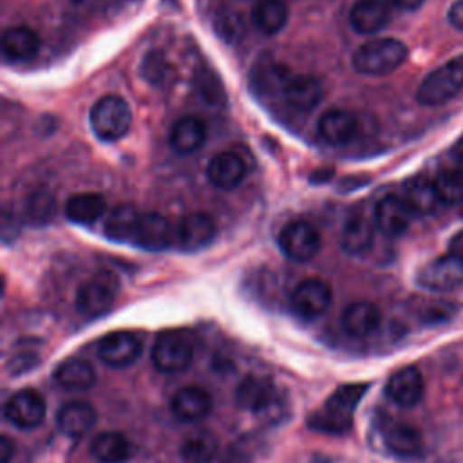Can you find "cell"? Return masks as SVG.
<instances>
[{
    "label": "cell",
    "mask_w": 463,
    "mask_h": 463,
    "mask_svg": "<svg viewBox=\"0 0 463 463\" xmlns=\"http://www.w3.org/2000/svg\"><path fill=\"white\" fill-rule=\"evenodd\" d=\"M143 353V342L136 333L114 331L105 335L98 344V356L109 367H128Z\"/></svg>",
    "instance_id": "11"
},
{
    "label": "cell",
    "mask_w": 463,
    "mask_h": 463,
    "mask_svg": "<svg viewBox=\"0 0 463 463\" xmlns=\"http://www.w3.org/2000/svg\"><path fill=\"white\" fill-rule=\"evenodd\" d=\"M382 322V313L373 302L358 300L349 304L342 313V327L353 338L371 336Z\"/></svg>",
    "instance_id": "25"
},
{
    "label": "cell",
    "mask_w": 463,
    "mask_h": 463,
    "mask_svg": "<svg viewBox=\"0 0 463 463\" xmlns=\"http://www.w3.org/2000/svg\"><path fill=\"white\" fill-rule=\"evenodd\" d=\"M463 89V54L449 60L429 72L418 87V101L425 107H438L450 101Z\"/></svg>",
    "instance_id": "4"
},
{
    "label": "cell",
    "mask_w": 463,
    "mask_h": 463,
    "mask_svg": "<svg viewBox=\"0 0 463 463\" xmlns=\"http://www.w3.org/2000/svg\"><path fill=\"white\" fill-rule=\"evenodd\" d=\"M391 20L387 0H356L349 13L351 27L360 34H376Z\"/></svg>",
    "instance_id": "22"
},
{
    "label": "cell",
    "mask_w": 463,
    "mask_h": 463,
    "mask_svg": "<svg viewBox=\"0 0 463 463\" xmlns=\"http://www.w3.org/2000/svg\"><path fill=\"white\" fill-rule=\"evenodd\" d=\"M449 253L463 259V230L454 233L452 239L449 241Z\"/></svg>",
    "instance_id": "45"
},
{
    "label": "cell",
    "mask_w": 463,
    "mask_h": 463,
    "mask_svg": "<svg viewBox=\"0 0 463 463\" xmlns=\"http://www.w3.org/2000/svg\"><path fill=\"white\" fill-rule=\"evenodd\" d=\"M434 183L445 204L463 206V168H447L434 179Z\"/></svg>",
    "instance_id": "37"
},
{
    "label": "cell",
    "mask_w": 463,
    "mask_h": 463,
    "mask_svg": "<svg viewBox=\"0 0 463 463\" xmlns=\"http://www.w3.org/2000/svg\"><path fill=\"white\" fill-rule=\"evenodd\" d=\"M52 213H54V201L45 192L33 194L25 203V215L31 222L43 224L52 217Z\"/></svg>",
    "instance_id": "38"
},
{
    "label": "cell",
    "mask_w": 463,
    "mask_h": 463,
    "mask_svg": "<svg viewBox=\"0 0 463 463\" xmlns=\"http://www.w3.org/2000/svg\"><path fill=\"white\" fill-rule=\"evenodd\" d=\"M246 163L244 159L232 150L219 152L213 156L206 166L208 181L221 190H233L237 188L246 177Z\"/></svg>",
    "instance_id": "17"
},
{
    "label": "cell",
    "mask_w": 463,
    "mask_h": 463,
    "mask_svg": "<svg viewBox=\"0 0 463 463\" xmlns=\"http://www.w3.org/2000/svg\"><path fill=\"white\" fill-rule=\"evenodd\" d=\"M52 378L60 387L67 391H85L94 385L96 369L87 360L69 358L54 369Z\"/></svg>",
    "instance_id": "29"
},
{
    "label": "cell",
    "mask_w": 463,
    "mask_h": 463,
    "mask_svg": "<svg viewBox=\"0 0 463 463\" xmlns=\"http://www.w3.org/2000/svg\"><path fill=\"white\" fill-rule=\"evenodd\" d=\"M213 29L224 42L237 43L246 34V20L239 11L222 7L213 18Z\"/></svg>",
    "instance_id": "36"
},
{
    "label": "cell",
    "mask_w": 463,
    "mask_h": 463,
    "mask_svg": "<svg viewBox=\"0 0 463 463\" xmlns=\"http://www.w3.org/2000/svg\"><path fill=\"white\" fill-rule=\"evenodd\" d=\"M206 139V127L197 116L179 118L170 130V145L177 154L188 156L203 146Z\"/></svg>",
    "instance_id": "28"
},
{
    "label": "cell",
    "mask_w": 463,
    "mask_h": 463,
    "mask_svg": "<svg viewBox=\"0 0 463 463\" xmlns=\"http://www.w3.org/2000/svg\"><path fill=\"white\" fill-rule=\"evenodd\" d=\"M89 123L98 139L116 141L130 130L132 112L121 96L107 94L92 105Z\"/></svg>",
    "instance_id": "3"
},
{
    "label": "cell",
    "mask_w": 463,
    "mask_h": 463,
    "mask_svg": "<svg viewBox=\"0 0 463 463\" xmlns=\"http://www.w3.org/2000/svg\"><path fill=\"white\" fill-rule=\"evenodd\" d=\"M333 300L331 286L322 279H306L297 284L289 304L295 315L306 320L318 318L327 311Z\"/></svg>",
    "instance_id": "9"
},
{
    "label": "cell",
    "mask_w": 463,
    "mask_h": 463,
    "mask_svg": "<svg viewBox=\"0 0 463 463\" xmlns=\"http://www.w3.org/2000/svg\"><path fill=\"white\" fill-rule=\"evenodd\" d=\"M374 239V221L371 222L364 215H353L345 221L340 235L342 250L349 255H362L365 253Z\"/></svg>",
    "instance_id": "31"
},
{
    "label": "cell",
    "mask_w": 463,
    "mask_h": 463,
    "mask_svg": "<svg viewBox=\"0 0 463 463\" xmlns=\"http://www.w3.org/2000/svg\"><path fill=\"white\" fill-rule=\"evenodd\" d=\"M385 447L398 458H416L423 450L420 430L409 423H392L383 434Z\"/></svg>",
    "instance_id": "30"
},
{
    "label": "cell",
    "mask_w": 463,
    "mask_h": 463,
    "mask_svg": "<svg viewBox=\"0 0 463 463\" xmlns=\"http://www.w3.org/2000/svg\"><path fill=\"white\" fill-rule=\"evenodd\" d=\"M118 289L119 282L112 271H96L78 288L74 298L76 311L85 318H96L105 315L114 306Z\"/></svg>",
    "instance_id": "5"
},
{
    "label": "cell",
    "mask_w": 463,
    "mask_h": 463,
    "mask_svg": "<svg viewBox=\"0 0 463 463\" xmlns=\"http://www.w3.org/2000/svg\"><path fill=\"white\" fill-rule=\"evenodd\" d=\"M38 364H40V356H38L36 353L24 351V353L14 354V356L7 362V371L16 376V374H24V373L33 371Z\"/></svg>",
    "instance_id": "40"
},
{
    "label": "cell",
    "mask_w": 463,
    "mask_h": 463,
    "mask_svg": "<svg viewBox=\"0 0 463 463\" xmlns=\"http://www.w3.org/2000/svg\"><path fill=\"white\" fill-rule=\"evenodd\" d=\"M365 383L338 387L324 403V409L309 416V427L326 434H344L353 425V414L365 394Z\"/></svg>",
    "instance_id": "1"
},
{
    "label": "cell",
    "mask_w": 463,
    "mask_h": 463,
    "mask_svg": "<svg viewBox=\"0 0 463 463\" xmlns=\"http://www.w3.org/2000/svg\"><path fill=\"white\" fill-rule=\"evenodd\" d=\"M170 409L179 421H199L212 411V396L199 385L181 387L172 396Z\"/></svg>",
    "instance_id": "21"
},
{
    "label": "cell",
    "mask_w": 463,
    "mask_h": 463,
    "mask_svg": "<svg viewBox=\"0 0 463 463\" xmlns=\"http://www.w3.org/2000/svg\"><path fill=\"white\" fill-rule=\"evenodd\" d=\"M450 156H452V159H454V166L463 168V137L452 146Z\"/></svg>",
    "instance_id": "47"
},
{
    "label": "cell",
    "mask_w": 463,
    "mask_h": 463,
    "mask_svg": "<svg viewBox=\"0 0 463 463\" xmlns=\"http://www.w3.org/2000/svg\"><path fill=\"white\" fill-rule=\"evenodd\" d=\"M107 212V201L101 194L83 192L71 195L65 203V215L78 224H92Z\"/></svg>",
    "instance_id": "32"
},
{
    "label": "cell",
    "mask_w": 463,
    "mask_h": 463,
    "mask_svg": "<svg viewBox=\"0 0 463 463\" xmlns=\"http://www.w3.org/2000/svg\"><path fill=\"white\" fill-rule=\"evenodd\" d=\"M385 394L400 407H414L423 396V376L414 365L394 371L385 385Z\"/></svg>",
    "instance_id": "18"
},
{
    "label": "cell",
    "mask_w": 463,
    "mask_h": 463,
    "mask_svg": "<svg viewBox=\"0 0 463 463\" xmlns=\"http://www.w3.org/2000/svg\"><path fill=\"white\" fill-rule=\"evenodd\" d=\"M250 461L251 459H250L248 450L241 449V447H230L221 459V463H250Z\"/></svg>",
    "instance_id": "42"
},
{
    "label": "cell",
    "mask_w": 463,
    "mask_h": 463,
    "mask_svg": "<svg viewBox=\"0 0 463 463\" xmlns=\"http://www.w3.org/2000/svg\"><path fill=\"white\" fill-rule=\"evenodd\" d=\"M5 420L24 430L38 427L45 418V400L34 389H22L4 403Z\"/></svg>",
    "instance_id": "12"
},
{
    "label": "cell",
    "mask_w": 463,
    "mask_h": 463,
    "mask_svg": "<svg viewBox=\"0 0 463 463\" xmlns=\"http://www.w3.org/2000/svg\"><path fill=\"white\" fill-rule=\"evenodd\" d=\"M96 409L81 400L67 402L56 412V427L67 438H81L96 425Z\"/></svg>",
    "instance_id": "20"
},
{
    "label": "cell",
    "mask_w": 463,
    "mask_h": 463,
    "mask_svg": "<svg viewBox=\"0 0 463 463\" xmlns=\"http://www.w3.org/2000/svg\"><path fill=\"white\" fill-rule=\"evenodd\" d=\"M322 83L309 74H293L282 92V101L297 112L313 110L322 101Z\"/></svg>",
    "instance_id": "19"
},
{
    "label": "cell",
    "mask_w": 463,
    "mask_h": 463,
    "mask_svg": "<svg viewBox=\"0 0 463 463\" xmlns=\"http://www.w3.org/2000/svg\"><path fill=\"white\" fill-rule=\"evenodd\" d=\"M197 85H199V92L201 96H204L208 101L212 103H217L219 99H222V90L219 87V81L215 80L213 74H201L197 76Z\"/></svg>",
    "instance_id": "41"
},
{
    "label": "cell",
    "mask_w": 463,
    "mask_h": 463,
    "mask_svg": "<svg viewBox=\"0 0 463 463\" xmlns=\"http://www.w3.org/2000/svg\"><path fill=\"white\" fill-rule=\"evenodd\" d=\"M279 248L288 259L295 262H306L318 253L320 233L311 222L304 219L291 221L279 233Z\"/></svg>",
    "instance_id": "7"
},
{
    "label": "cell",
    "mask_w": 463,
    "mask_h": 463,
    "mask_svg": "<svg viewBox=\"0 0 463 463\" xmlns=\"http://www.w3.org/2000/svg\"><path fill=\"white\" fill-rule=\"evenodd\" d=\"M13 454H14V443L7 436H2L0 438V463H9Z\"/></svg>",
    "instance_id": "44"
},
{
    "label": "cell",
    "mask_w": 463,
    "mask_h": 463,
    "mask_svg": "<svg viewBox=\"0 0 463 463\" xmlns=\"http://www.w3.org/2000/svg\"><path fill=\"white\" fill-rule=\"evenodd\" d=\"M293 72L289 67L282 61H277L273 58H262L255 63L251 71V89L259 96H268V98H282V92L286 89V83Z\"/></svg>",
    "instance_id": "16"
},
{
    "label": "cell",
    "mask_w": 463,
    "mask_h": 463,
    "mask_svg": "<svg viewBox=\"0 0 463 463\" xmlns=\"http://www.w3.org/2000/svg\"><path fill=\"white\" fill-rule=\"evenodd\" d=\"M139 219L141 213L136 210V206L127 203L118 204L109 212L103 232L112 241H134Z\"/></svg>",
    "instance_id": "33"
},
{
    "label": "cell",
    "mask_w": 463,
    "mask_h": 463,
    "mask_svg": "<svg viewBox=\"0 0 463 463\" xmlns=\"http://www.w3.org/2000/svg\"><path fill=\"white\" fill-rule=\"evenodd\" d=\"M412 215L402 195H385L376 203L373 221L385 237H400L407 232Z\"/></svg>",
    "instance_id": "14"
},
{
    "label": "cell",
    "mask_w": 463,
    "mask_h": 463,
    "mask_svg": "<svg viewBox=\"0 0 463 463\" xmlns=\"http://www.w3.org/2000/svg\"><path fill=\"white\" fill-rule=\"evenodd\" d=\"M38 49H40L38 34L25 25L9 27L2 34V52L11 61L31 60L36 56Z\"/></svg>",
    "instance_id": "27"
},
{
    "label": "cell",
    "mask_w": 463,
    "mask_h": 463,
    "mask_svg": "<svg viewBox=\"0 0 463 463\" xmlns=\"http://www.w3.org/2000/svg\"><path fill=\"white\" fill-rule=\"evenodd\" d=\"M150 356L154 367L161 373L184 371L194 358V340L181 329L163 331L156 336Z\"/></svg>",
    "instance_id": "6"
},
{
    "label": "cell",
    "mask_w": 463,
    "mask_h": 463,
    "mask_svg": "<svg viewBox=\"0 0 463 463\" xmlns=\"http://www.w3.org/2000/svg\"><path fill=\"white\" fill-rule=\"evenodd\" d=\"M179 452L186 463H210L219 452V441L212 430H195L183 439Z\"/></svg>",
    "instance_id": "35"
},
{
    "label": "cell",
    "mask_w": 463,
    "mask_h": 463,
    "mask_svg": "<svg viewBox=\"0 0 463 463\" xmlns=\"http://www.w3.org/2000/svg\"><path fill=\"white\" fill-rule=\"evenodd\" d=\"M215 221L208 213H188L175 224V246L183 251H197L215 239Z\"/></svg>",
    "instance_id": "13"
},
{
    "label": "cell",
    "mask_w": 463,
    "mask_h": 463,
    "mask_svg": "<svg viewBox=\"0 0 463 463\" xmlns=\"http://www.w3.org/2000/svg\"><path fill=\"white\" fill-rule=\"evenodd\" d=\"M418 284L430 291H450L463 284V259L445 253L418 271Z\"/></svg>",
    "instance_id": "10"
},
{
    "label": "cell",
    "mask_w": 463,
    "mask_h": 463,
    "mask_svg": "<svg viewBox=\"0 0 463 463\" xmlns=\"http://www.w3.org/2000/svg\"><path fill=\"white\" fill-rule=\"evenodd\" d=\"M143 76L159 85L163 83L166 78H168V72H170V63L166 61V58L161 54V52H150L143 58Z\"/></svg>",
    "instance_id": "39"
},
{
    "label": "cell",
    "mask_w": 463,
    "mask_h": 463,
    "mask_svg": "<svg viewBox=\"0 0 463 463\" xmlns=\"http://www.w3.org/2000/svg\"><path fill=\"white\" fill-rule=\"evenodd\" d=\"M288 16L289 9L284 0H259L251 9L253 25L264 34H277L282 31Z\"/></svg>",
    "instance_id": "34"
},
{
    "label": "cell",
    "mask_w": 463,
    "mask_h": 463,
    "mask_svg": "<svg viewBox=\"0 0 463 463\" xmlns=\"http://www.w3.org/2000/svg\"><path fill=\"white\" fill-rule=\"evenodd\" d=\"M318 136L329 145H345L358 132V118L345 109L326 110L318 119Z\"/></svg>",
    "instance_id": "23"
},
{
    "label": "cell",
    "mask_w": 463,
    "mask_h": 463,
    "mask_svg": "<svg viewBox=\"0 0 463 463\" xmlns=\"http://www.w3.org/2000/svg\"><path fill=\"white\" fill-rule=\"evenodd\" d=\"M132 242L150 251L166 250L175 244V226L159 213H141Z\"/></svg>",
    "instance_id": "15"
},
{
    "label": "cell",
    "mask_w": 463,
    "mask_h": 463,
    "mask_svg": "<svg viewBox=\"0 0 463 463\" xmlns=\"http://www.w3.org/2000/svg\"><path fill=\"white\" fill-rule=\"evenodd\" d=\"M235 403L242 411L269 414L280 407L275 383L264 376H248L235 389Z\"/></svg>",
    "instance_id": "8"
},
{
    "label": "cell",
    "mask_w": 463,
    "mask_h": 463,
    "mask_svg": "<svg viewBox=\"0 0 463 463\" xmlns=\"http://www.w3.org/2000/svg\"><path fill=\"white\" fill-rule=\"evenodd\" d=\"M387 2L403 11H414L423 4V0H387Z\"/></svg>",
    "instance_id": "46"
},
{
    "label": "cell",
    "mask_w": 463,
    "mask_h": 463,
    "mask_svg": "<svg viewBox=\"0 0 463 463\" xmlns=\"http://www.w3.org/2000/svg\"><path fill=\"white\" fill-rule=\"evenodd\" d=\"M407 58V47L396 38H374L353 54V67L360 74L383 76L396 71Z\"/></svg>",
    "instance_id": "2"
},
{
    "label": "cell",
    "mask_w": 463,
    "mask_h": 463,
    "mask_svg": "<svg viewBox=\"0 0 463 463\" xmlns=\"http://www.w3.org/2000/svg\"><path fill=\"white\" fill-rule=\"evenodd\" d=\"M402 197L416 215H434L445 203L436 188V183L427 177H412L403 184Z\"/></svg>",
    "instance_id": "24"
},
{
    "label": "cell",
    "mask_w": 463,
    "mask_h": 463,
    "mask_svg": "<svg viewBox=\"0 0 463 463\" xmlns=\"http://www.w3.org/2000/svg\"><path fill=\"white\" fill-rule=\"evenodd\" d=\"M449 22L452 27L463 31V0H456L449 9Z\"/></svg>",
    "instance_id": "43"
},
{
    "label": "cell",
    "mask_w": 463,
    "mask_h": 463,
    "mask_svg": "<svg viewBox=\"0 0 463 463\" xmlns=\"http://www.w3.org/2000/svg\"><path fill=\"white\" fill-rule=\"evenodd\" d=\"M90 456L98 463H123L132 456V441L118 430H105L92 438Z\"/></svg>",
    "instance_id": "26"
}]
</instances>
